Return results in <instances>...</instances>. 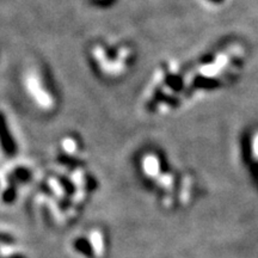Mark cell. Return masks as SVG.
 Masks as SVG:
<instances>
[{
    "label": "cell",
    "instance_id": "3957f363",
    "mask_svg": "<svg viewBox=\"0 0 258 258\" xmlns=\"http://www.w3.org/2000/svg\"><path fill=\"white\" fill-rule=\"evenodd\" d=\"M12 176H14L16 182L22 183V184L29 183L31 180V172L25 167H16L12 172Z\"/></svg>",
    "mask_w": 258,
    "mask_h": 258
},
{
    "label": "cell",
    "instance_id": "277c9868",
    "mask_svg": "<svg viewBox=\"0 0 258 258\" xmlns=\"http://www.w3.org/2000/svg\"><path fill=\"white\" fill-rule=\"evenodd\" d=\"M57 182H59V184L61 185V188L63 189L64 194H66L67 196H72L74 192H76V186L72 182H71V179L67 178V177L64 176H56L55 177Z\"/></svg>",
    "mask_w": 258,
    "mask_h": 258
},
{
    "label": "cell",
    "instance_id": "7a4b0ae2",
    "mask_svg": "<svg viewBox=\"0 0 258 258\" xmlns=\"http://www.w3.org/2000/svg\"><path fill=\"white\" fill-rule=\"evenodd\" d=\"M17 184L18 183L16 182L12 173H10L8 176V188L2 194L3 202L6 203V205H11V203L16 201V198H17Z\"/></svg>",
    "mask_w": 258,
    "mask_h": 258
},
{
    "label": "cell",
    "instance_id": "ba28073f",
    "mask_svg": "<svg viewBox=\"0 0 258 258\" xmlns=\"http://www.w3.org/2000/svg\"><path fill=\"white\" fill-rule=\"evenodd\" d=\"M57 205H59L61 211H66V209L71 206V201L69 199H60L59 201H57Z\"/></svg>",
    "mask_w": 258,
    "mask_h": 258
},
{
    "label": "cell",
    "instance_id": "52a82bcc",
    "mask_svg": "<svg viewBox=\"0 0 258 258\" xmlns=\"http://www.w3.org/2000/svg\"><path fill=\"white\" fill-rule=\"evenodd\" d=\"M0 243L10 245V244H15L16 240L12 235H10L8 233H2V232H0Z\"/></svg>",
    "mask_w": 258,
    "mask_h": 258
},
{
    "label": "cell",
    "instance_id": "9c48e42d",
    "mask_svg": "<svg viewBox=\"0 0 258 258\" xmlns=\"http://www.w3.org/2000/svg\"><path fill=\"white\" fill-rule=\"evenodd\" d=\"M5 258H27V257H25L24 254H22V253H14V254H11V256H8Z\"/></svg>",
    "mask_w": 258,
    "mask_h": 258
},
{
    "label": "cell",
    "instance_id": "6da1fadb",
    "mask_svg": "<svg viewBox=\"0 0 258 258\" xmlns=\"http://www.w3.org/2000/svg\"><path fill=\"white\" fill-rule=\"evenodd\" d=\"M25 88L27 91L30 93L35 102L41 106L42 109H51L54 106V98L49 92L46 91V89L42 85L41 79L38 78L37 74L29 73L25 78Z\"/></svg>",
    "mask_w": 258,
    "mask_h": 258
},
{
    "label": "cell",
    "instance_id": "8992f818",
    "mask_svg": "<svg viewBox=\"0 0 258 258\" xmlns=\"http://www.w3.org/2000/svg\"><path fill=\"white\" fill-rule=\"evenodd\" d=\"M38 189H40V191L42 194H44V195L49 196V198H53V196H54L53 189H51L50 186L47 184V183H44V182L40 183V184H38Z\"/></svg>",
    "mask_w": 258,
    "mask_h": 258
},
{
    "label": "cell",
    "instance_id": "30bf717a",
    "mask_svg": "<svg viewBox=\"0 0 258 258\" xmlns=\"http://www.w3.org/2000/svg\"><path fill=\"white\" fill-rule=\"evenodd\" d=\"M102 2H106V0H102Z\"/></svg>",
    "mask_w": 258,
    "mask_h": 258
},
{
    "label": "cell",
    "instance_id": "5b68a950",
    "mask_svg": "<svg viewBox=\"0 0 258 258\" xmlns=\"http://www.w3.org/2000/svg\"><path fill=\"white\" fill-rule=\"evenodd\" d=\"M74 247L78 251H80V252L86 254V256H92L93 254L91 245H90L88 240L84 239V238H79V239L74 241Z\"/></svg>",
    "mask_w": 258,
    "mask_h": 258
}]
</instances>
